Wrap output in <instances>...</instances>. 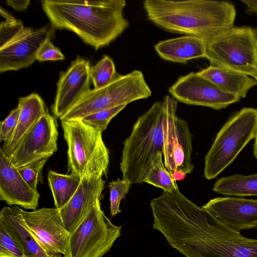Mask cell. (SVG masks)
<instances>
[{"instance_id":"obj_6","label":"cell","mask_w":257,"mask_h":257,"mask_svg":"<svg viewBox=\"0 0 257 257\" xmlns=\"http://www.w3.org/2000/svg\"><path fill=\"white\" fill-rule=\"evenodd\" d=\"M152 91L143 72L138 70L119 75L107 85L90 89L63 116L60 120L80 119L95 112L146 99Z\"/></svg>"},{"instance_id":"obj_5","label":"cell","mask_w":257,"mask_h":257,"mask_svg":"<svg viewBox=\"0 0 257 257\" xmlns=\"http://www.w3.org/2000/svg\"><path fill=\"white\" fill-rule=\"evenodd\" d=\"M61 125L67 149V173L81 178L91 175L106 176L109 151L102 132L81 119L62 120Z\"/></svg>"},{"instance_id":"obj_26","label":"cell","mask_w":257,"mask_h":257,"mask_svg":"<svg viewBox=\"0 0 257 257\" xmlns=\"http://www.w3.org/2000/svg\"><path fill=\"white\" fill-rule=\"evenodd\" d=\"M118 75L113 61L107 55H103L95 65L91 66L90 69V79L94 88L96 89L107 85Z\"/></svg>"},{"instance_id":"obj_10","label":"cell","mask_w":257,"mask_h":257,"mask_svg":"<svg viewBox=\"0 0 257 257\" xmlns=\"http://www.w3.org/2000/svg\"><path fill=\"white\" fill-rule=\"evenodd\" d=\"M162 131L164 163L171 175L181 171L190 174L194 166L192 161V136L186 121L177 114V101L167 95L164 97Z\"/></svg>"},{"instance_id":"obj_16","label":"cell","mask_w":257,"mask_h":257,"mask_svg":"<svg viewBox=\"0 0 257 257\" xmlns=\"http://www.w3.org/2000/svg\"><path fill=\"white\" fill-rule=\"evenodd\" d=\"M202 208L217 222L233 231L257 228V200L217 197Z\"/></svg>"},{"instance_id":"obj_25","label":"cell","mask_w":257,"mask_h":257,"mask_svg":"<svg viewBox=\"0 0 257 257\" xmlns=\"http://www.w3.org/2000/svg\"><path fill=\"white\" fill-rule=\"evenodd\" d=\"M143 183L161 188L163 191L171 192L179 189L171 174L164 165L162 152H159L153 160Z\"/></svg>"},{"instance_id":"obj_36","label":"cell","mask_w":257,"mask_h":257,"mask_svg":"<svg viewBox=\"0 0 257 257\" xmlns=\"http://www.w3.org/2000/svg\"><path fill=\"white\" fill-rule=\"evenodd\" d=\"M186 174L185 173L181 171H176L172 174V176L175 181L184 179L186 177Z\"/></svg>"},{"instance_id":"obj_34","label":"cell","mask_w":257,"mask_h":257,"mask_svg":"<svg viewBox=\"0 0 257 257\" xmlns=\"http://www.w3.org/2000/svg\"><path fill=\"white\" fill-rule=\"evenodd\" d=\"M6 3L8 5L11 7L15 11L22 12L28 9L30 3V0H7Z\"/></svg>"},{"instance_id":"obj_24","label":"cell","mask_w":257,"mask_h":257,"mask_svg":"<svg viewBox=\"0 0 257 257\" xmlns=\"http://www.w3.org/2000/svg\"><path fill=\"white\" fill-rule=\"evenodd\" d=\"M81 178L73 174H62L50 170L48 181L55 208L60 209L70 200L78 189Z\"/></svg>"},{"instance_id":"obj_28","label":"cell","mask_w":257,"mask_h":257,"mask_svg":"<svg viewBox=\"0 0 257 257\" xmlns=\"http://www.w3.org/2000/svg\"><path fill=\"white\" fill-rule=\"evenodd\" d=\"M1 14L6 19L0 25V47L16 36L25 27L20 20H17L1 8Z\"/></svg>"},{"instance_id":"obj_32","label":"cell","mask_w":257,"mask_h":257,"mask_svg":"<svg viewBox=\"0 0 257 257\" xmlns=\"http://www.w3.org/2000/svg\"><path fill=\"white\" fill-rule=\"evenodd\" d=\"M19 115L20 108L17 106L1 122L0 140L4 142V144L7 143L12 138L18 124Z\"/></svg>"},{"instance_id":"obj_3","label":"cell","mask_w":257,"mask_h":257,"mask_svg":"<svg viewBox=\"0 0 257 257\" xmlns=\"http://www.w3.org/2000/svg\"><path fill=\"white\" fill-rule=\"evenodd\" d=\"M149 20L171 32L199 37L206 43L234 27L236 12L228 2L146 0Z\"/></svg>"},{"instance_id":"obj_30","label":"cell","mask_w":257,"mask_h":257,"mask_svg":"<svg viewBox=\"0 0 257 257\" xmlns=\"http://www.w3.org/2000/svg\"><path fill=\"white\" fill-rule=\"evenodd\" d=\"M0 257H27L19 243L1 224Z\"/></svg>"},{"instance_id":"obj_1","label":"cell","mask_w":257,"mask_h":257,"mask_svg":"<svg viewBox=\"0 0 257 257\" xmlns=\"http://www.w3.org/2000/svg\"><path fill=\"white\" fill-rule=\"evenodd\" d=\"M150 205L153 228L186 257H257V239L219 223L179 189L163 191Z\"/></svg>"},{"instance_id":"obj_15","label":"cell","mask_w":257,"mask_h":257,"mask_svg":"<svg viewBox=\"0 0 257 257\" xmlns=\"http://www.w3.org/2000/svg\"><path fill=\"white\" fill-rule=\"evenodd\" d=\"M89 61L78 56L66 71L61 72L51 111L61 118L90 88Z\"/></svg>"},{"instance_id":"obj_29","label":"cell","mask_w":257,"mask_h":257,"mask_svg":"<svg viewBox=\"0 0 257 257\" xmlns=\"http://www.w3.org/2000/svg\"><path fill=\"white\" fill-rule=\"evenodd\" d=\"M126 106V105H123L101 110L80 119L85 124L102 133L106 130L111 120Z\"/></svg>"},{"instance_id":"obj_19","label":"cell","mask_w":257,"mask_h":257,"mask_svg":"<svg viewBox=\"0 0 257 257\" xmlns=\"http://www.w3.org/2000/svg\"><path fill=\"white\" fill-rule=\"evenodd\" d=\"M0 224L19 243L27 257H53L26 226L19 206L3 208L0 212Z\"/></svg>"},{"instance_id":"obj_35","label":"cell","mask_w":257,"mask_h":257,"mask_svg":"<svg viewBox=\"0 0 257 257\" xmlns=\"http://www.w3.org/2000/svg\"><path fill=\"white\" fill-rule=\"evenodd\" d=\"M246 6V13L257 15V1L241 0Z\"/></svg>"},{"instance_id":"obj_8","label":"cell","mask_w":257,"mask_h":257,"mask_svg":"<svg viewBox=\"0 0 257 257\" xmlns=\"http://www.w3.org/2000/svg\"><path fill=\"white\" fill-rule=\"evenodd\" d=\"M210 65L232 70L251 77L257 72V30L233 27L206 43Z\"/></svg>"},{"instance_id":"obj_21","label":"cell","mask_w":257,"mask_h":257,"mask_svg":"<svg viewBox=\"0 0 257 257\" xmlns=\"http://www.w3.org/2000/svg\"><path fill=\"white\" fill-rule=\"evenodd\" d=\"M18 106L20 115L16 130L11 140L0 149L8 158L27 132L47 111L41 97L35 93L20 98Z\"/></svg>"},{"instance_id":"obj_38","label":"cell","mask_w":257,"mask_h":257,"mask_svg":"<svg viewBox=\"0 0 257 257\" xmlns=\"http://www.w3.org/2000/svg\"><path fill=\"white\" fill-rule=\"evenodd\" d=\"M257 80V72L252 77Z\"/></svg>"},{"instance_id":"obj_13","label":"cell","mask_w":257,"mask_h":257,"mask_svg":"<svg viewBox=\"0 0 257 257\" xmlns=\"http://www.w3.org/2000/svg\"><path fill=\"white\" fill-rule=\"evenodd\" d=\"M27 227L53 257L66 255L70 234L65 229L59 209L43 207L32 211L21 209Z\"/></svg>"},{"instance_id":"obj_11","label":"cell","mask_w":257,"mask_h":257,"mask_svg":"<svg viewBox=\"0 0 257 257\" xmlns=\"http://www.w3.org/2000/svg\"><path fill=\"white\" fill-rule=\"evenodd\" d=\"M58 124L48 111L27 132L9 158L18 168L43 159L57 151Z\"/></svg>"},{"instance_id":"obj_23","label":"cell","mask_w":257,"mask_h":257,"mask_svg":"<svg viewBox=\"0 0 257 257\" xmlns=\"http://www.w3.org/2000/svg\"><path fill=\"white\" fill-rule=\"evenodd\" d=\"M213 190L227 196H257V174L222 177L215 183Z\"/></svg>"},{"instance_id":"obj_18","label":"cell","mask_w":257,"mask_h":257,"mask_svg":"<svg viewBox=\"0 0 257 257\" xmlns=\"http://www.w3.org/2000/svg\"><path fill=\"white\" fill-rule=\"evenodd\" d=\"M40 194L25 181L17 168L0 150V199L10 206L34 210Z\"/></svg>"},{"instance_id":"obj_14","label":"cell","mask_w":257,"mask_h":257,"mask_svg":"<svg viewBox=\"0 0 257 257\" xmlns=\"http://www.w3.org/2000/svg\"><path fill=\"white\" fill-rule=\"evenodd\" d=\"M169 92L174 99L182 103L214 109L226 108L240 100L193 72L180 77L169 88Z\"/></svg>"},{"instance_id":"obj_4","label":"cell","mask_w":257,"mask_h":257,"mask_svg":"<svg viewBox=\"0 0 257 257\" xmlns=\"http://www.w3.org/2000/svg\"><path fill=\"white\" fill-rule=\"evenodd\" d=\"M163 101H157L134 123L123 142L120 169L122 179L132 184L143 183L153 160L163 145Z\"/></svg>"},{"instance_id":"obj_7","label":"cell","mask_w":257,"mask_h":257,"mask_svg":"<svg viewBox=\"0 0 257 257\" xmlns=\"http://www.w3.org/2000/svg\"><path fill=\"white\" fill-rule=\"evenodd\" d=\"M257 132V109L244 107L232 116L217 133L205 157L204 175L217 177L236 158Z\"/></svg>"},{"instance_id":"obj_27","label":"cell","mask_w":257,"mask_h":257,"mask_svg":"<svg viewBox=\"0 0 257 257\" xmlns=\"http://www.w3.org/2000/svg\"><path fill=\"white\" fill-rule=\"evenodd\" d=\"M132 183L127 180L118 179L109 183L110 195V212L113 217L121 212L119 206L121 200L128 192Z\"/></svg>"},{"instance_id":"obj_9","label":"cell","mask_w":257,"mask_h":257,"mask_svg":"<svg viewBox=\"0 0 257 257\" xmlns=\"http://www.w3.org/2000/svg\"><path fill=\"white\" fill-rule=\"evenodd\" d=\"M121 227L111 222L98 200L70 234L64 257H102L120 236Z\"/></svg>"},{"instance_id":"obj_20","label":"cell","mask_w":257,"mask_h":257,"mask_svg":"<svg viewBox=\"0 0 257 257\" xmlns=\"http://www.w3.org/2000/svg\"><path fill=\"white\" fill-rule=\"evenodd\" d=\"M159 56L180 63L198 58H207L206 43L202 39L187 35L160 41L155 46Z\"/></svg>"},{"instance_id":"obj_31","label":"cell","mask_w":257,"mask_h":257,"mask_svg":"<svg viewBox=\"0 0 257 257\" xmlns=\"http://www.w3.org/2000/svg\"><path fill=\"white\" fill-rule=\"evenodd\" d=\"M48 160L41 159L17 168L25 181L35 191H37L38 184L42 177V170Z\"/></svg>"},{"instance_id":"obj_12","label":"cell","mask_w":257,"mask_h":257,"mask_svg":"<svg viewBox=\"0 0 257 257\" xmlns=\"http://www.w3.org/2000/svg\"><path fill=\"white\" fill-rule=\"evenodd\" d=\"M50 24L38 28L25 27L14 38L0 47V72L26 68L37 60L41 46L54 36Z\"/></svg>"},{"instance_id":"obj_22","label":"cell","mask_w":257,"mask_h":257,"mask_svg":"<svg viewBox=\"0 0 257 257\" xmlns=\"http://www.w3.org/2000/svg\"><path fill=\"white\" fill-rule=\"evenodd\" d=\"M223 92L245 98L248 91L257 85V80L241 72L212 65L197 72Z\"/></svg>"},{"instance_id":"obj_37","label":"cell","mask_w":257,"mask_h":257,"mask_svg":"<svg viewBox=\"0 0 257 257\" xmlns=\"http://www.w3.org/2000/svg\"><path fill=\"white\" fill-rule=\"evenodd\" d=\"M254 139L255 141L253 146V155L255 158L257 159V132Z\"/></svg>"},{"instance_id":"obj_17","label":"cell","mask_w":257,"mask_h":257,"mask_svg":"<svg viewBox=\"0 0 257 257\" xmlns=\"http://www.w3.org/2000/svg\"><path fill=\"white\" fill-rule=\"evenodd\" d=\"M105 181L97 175L81 178L70 200L59 209L66 230L71 233L83 220L95 203L100 200Z\"/></svg>"},{"instance_id":"obj_2","label":"cell","mask_w":257,"mask_h":257,"mask_svg":"<svg viewBox=\"0 0 257 257\" xmlns=\"http://www.w3.org/2000/svg\"><path fill=\"white\" fill-rule=\"evenodd\" d=\"M43 10L58 29L76 34L95 49L108 45L128 27L125 0H43Z\"/></svg>"},{"instance_id":"obj_39","label":"cell","mask_w":257,"mask_h":257,"mask_svg":"<svg viewBox=\"0 0 257 257\" xmlns=\"http://www.w3.org/2000/svg\"></svg>"},{"instance_id":"obj_33","label":"cell","mask_w":257,"mask_h":257,"mask_svg":"<svg viewBox=\"0 0 257 257\" xmlns=\"http://www.w3.org/2000/svg\"><path fill=\"white\" fill-rule=\"evenodd\" d=\"M65 59L60 50L55 47L51 40L46 41L40 47L37 60L39 61H56Z\"/></svg>"}]
</instances>
